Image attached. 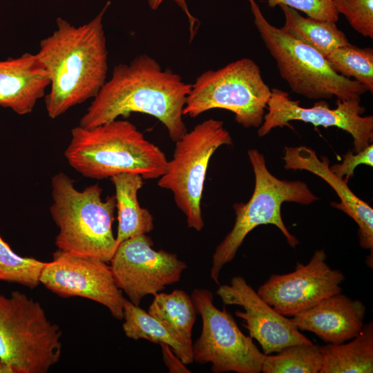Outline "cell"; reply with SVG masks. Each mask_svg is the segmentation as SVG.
<instances>
[{
  "label": "cell",
  "mask_w": 373,
  "mask_h": 373,
  "mask_svg": "<svg viewBox=\"0 0 373 373\" xmlns=\"http://www.w3.org/2000/svg\"><path fill=\"white\" fill-rule=\"evenodd\" d=\"M191 84L171 70H164L146 54L116 65L81 117L79 126L93 128L141 113L155 117L176 142L187 132L183 108Z\"/></svg>",
  "instance_id": "obj_1"
},
{
  "label": "cell",
  "mask_w": 373,
  "mask_h": 373,
  "mask_svg": "<svg viewBox=\"0 0 373 373\" xmlns=\"http://www.w3.org/2000/svg\"><path fill=\"white\" fill-rule=\"evenodd\" d=\"M110 5L107 1L95 18L79 26L57 17V28L40 41L36 54L50 82L45 105L51 119L93 99L106 82L108 50L103 17Z\"/></svg>",
  "instance_id": "obj_2"
},
{
  "label": "cell",
  "mask_w": 373,
  "mask_h": 373,
  "mask_svg": "<svg viewBox=\"0 0 373 373\" xmlns=\"http://www.w3.org/2000/svg\"><path fill=\"white\" fill-rule=\"evenodd\" d=\"M64 156L84 177L97 180L122 173L157 179L168 162L165 153L135 124L119 119L93 128L78 125L72 128Z\"/></svg>",
  "instance_id": "obj_3"
},
{
  "label": "cell",
  "mask_w": 373,
  "mask_h": 373,
  "mask_svg": "<svg viewBox=\"0 0 373 373\" xmlns=\"http://www.w3.org/2000/svg\"><path fill=\"white\" fill-rule=\"evenodd\" d=\"M74 182L63 172L51 179L50 212L59 229L55 245L64 251L109 262L118 246L112 228L115 198L102 200V189L97 183L79 191Z\"/></svg>",
  "instance_id": "obj_4"
},
{
  "label": "cell",
  "mask_w": 373,
  "mask_h": 373,
  "mask_svg": "<svg viewBox=\"0 0 373 373\" xmlns=\"http://www.w3.org/2000/svg\"><path fill=\"white\" fill-rule=\"evenodd\" d=\"M247 155L254 173V189L247 202L233 205L236 215L233 227L213 252L210 276L216 284H219L222 267L234 259L246 236L258 226L274 224L295 248L299 240L289 233L283 220L282 204L291 202L309 205L318 200L305 182L281 180L274 175L267 169L263 154L257 149L248 150Z\"/></svg>",
  "instance_id": "obj_5"
},
{
  "label": "cell",
  "mask_w": 373,
  "mask_h": 373,
  "mask_svg": "<svg viewBox=\"0 0 373 373\" xmlns=\"http://www.w3.org/2000/svg\"><path fill=\"white\" fill-rule=\"evenodd\" d=\"M254 25L291 91L311 99H360L367 90L336 73L324 56L271 24L255 0H249Z\"/></svg>",
  "instance_id": "obj_6"
},
{
  "label": "cell",
  "mask_w": 373,
  "mask_h": 373,
  "mask_svg": "<svg viewBox=\"0 0 373 373\" xmlns=\"http://www.w3.org/2000/svg\"><path fill=\"white\" fill-rule=\"evenodd\" d=\"M61 330L19 291L0 294V360L14 373H46L61 354Z\"/></svg>",
  "instance_id": "obj_7"
},
{
  "label": "cell",
  "mask_w": 373,
  "mask_h": 373,
  "mask_svg": "<svg viewBox=\"0 0 373 373\" xmlns=\"http://www.w3.org/2000/svg\"><path fill=\"white\" fill-rule=\"evenodd\" d=\"M271 94L257 64L242 58L198 76L186 97L183 115L196 117L211 109H224L243 127L258 128Z\"/></svg>",
  "instance_id": "obj_8"
},
{
  "label": "cell",
  "mask_w": 373,
  "mask_h": 373,
  "mask_svg": "<svg viewBox=\"0 0 373 373\" xmlns=\"http://www.w3.org/2000/svg\"><path fill=\"white\" fill-rule=\"evenodd\" d=\"M175 142L173 157L168 160L157 185L172 192L188 227L200 231L204 226L201 200L209 161L218 148L232 145L233 140L222 121L211 118L195 126Z\"/></svg>",
  "instance_id": "obj_9"
},
{
  "label": "cell",
  "mask_w": 373,
  "mask_h": 373,
  "mask_svg": "<svg viewBox=\"0 0 373 373\" xmlns=\"http://www.w3.org/2000/svg\"><path fill=\"white\" fill-rule=\"evenodd\" d=\"M202 318V332L192 345L193 361L210 363L215 373H259L265 354L245 335L233 317L213 303L211 291L195 289L191 296Z\"/></svg>",
  "instance_id": "obj_10"
},
{
  "label": "cell",
  "mask_w": 373,
  "mask_h": 373,
  "mask_svg": "<svg viewBox=\"0 0 373 373\" xmlns=\"http://www.w3.org/2000/svg\"><path fill=\"white\" fill-rule=\"evenodd\" d=\"M146 234L121 242L112 257L111 269L117 287L139 306L146 295H155L178 282L186 264L176 254L153 248Z\"/></svg>",
  "instance_id": "obj_11"
},
{
  "label": "cell",
  "mask_w": 373,
  "mask_h": 373,
  "mask_svg": "<svg viewBox=\"0 0 373 373\" xmlns=\"http://www.w3.org/2000/svg\"><path fill=\"white\" fill-rule=\"evenodd\" d=\"M107 263L57 249L52 260L45 262L39 282L61 297L78 296L95 301L105 306L114 318L122 320L125 298Z\"/></svg>",
  "instance_id": "obj_12"
},
{
  "label": "cell",
  "mask_w": 373,
  "mask_h": 373,
  "mask_svg": "<svg viewBox=\"0 0 373 373\" xmlns=\"http://www.w3.org/2000/svg\"><path fill=\"white\" fill-rule=\"evenodd\" d=\"M360 99H336V108L321 99L312 107H303L300 102L291 99L289 94L278 88H272L267 104V113L258 127V135L263 137L275 128L289 126V122L298 120L315 126L336 127L351 135L354 153L365 149L373 140V117L363 116L365 108Z\"/></svg>",
  "instance_id": "obj_13"
},
{
  "label": "cell",
  "mask_w": 373,
  "mask_h": 373,
  "mask_svg": "<svg viewBox=\"0 0 373 373\" xmlns=\"http://www.w3.org/2000/svg\"><path fill=\"white\" fill-rule=\"evenodd\" d=\"M323 249L316 250L306 265L297 262L286 274H272L257 293L275 310L293 316L330 296L342 292V271L332 269Z\"/></svg>",
  "instance_id": "obj_14"
},
{
  "label": "cell",
  "mask_w": 373,
  "mask_h": 373,
  "mask_svg": "<svg viewBox=\"0 0 373 373\" xmlns=\"http://www.w3.org/2000/svg\"><path fill=\"white\" fill-rule=\"evenodd\" d=\"M216 294L226 305H239L244 312L235 314L244 321L249 336L260 345L265 354L278 352L295 344H313L287 318L264 300L240 276H233L229 285H220Z\"/></svg>",
  "instance_id": "obj_15"
},
{
  "label": "cell",
  "mask_w": 373,
  "mask_h": 373,
  "mask_svg": "<svg viewBox=\"0 0 373 373\" xmlns=\"http://www.w3.org/2000/svg\"><path fill=\"white\" fill-rule=\"evenodd\" d=\"M287 170H305L320 177L336 192L340 202L331 206L351 217L358 227L360 246L373 250V209L348 186L347 181L337 177L330 169L327 157L319 158L314 150L305 146H285L283 157Z\"/></svg>",
  "instance_id": "obj_16"
},
{
  "label": "cell",
  "mask_w": 373,
  "mask_h": 373,
  "mask_svg": "<svg viewBox=\"0 0 373 373\" xmlns=\"http://www.w3.org/2000/svg\"><path fill=\"white\" fill-rule=\"evenodd\" d=\"M365 314L362 301L341 292L300 311L291 320L299 330L311 332L327 343L340 344L360 332Z\"/></svg>",
  "instance_id": "obj_17"
},
{
  "label": "cell",
  "mask_w": 373,
  "mask_h": 373,
  "mask_svg": "<svg viewBox=\"0 0 373 373\" xmlns=\"http://www.w3.org/2000/svg\"><path fill=\"white\" fill-rule=\"evenodd\" d=\"M48 75L37 54L25 52L0 60V106L18 115L31 113L50 86Z\"/></svg>",
  "instance_id": "obj_18"
},
{
  "label": "cell",
  "mask_w": 373,
  "mask_h": 373,
  "mask_svg": "<svg viewBox=\"0 0 373 373\" xmlns=\"http://www.w3.org/2000/svg\"><path fill=\"white\" fill-rule=\"evenodd\" d=\"M111 180L115 190L114 196L118 221L115 238L117 244L153 231V217L147 209L140 206L137 197L144 179L137 173H122L111 177Z\"/></svg>",
  "instance_id": "obj_19"
},
{
  "label": "cell",
  "mask_w": 373,
  "mask_h": 373,
  "mask_svg": "<svg viewBox=\"0 0 373 373\" xmlns=\"http://www.w3.org/2000/svg\"><path fill=\"white\" fill-rule=\"evenodd\" d=\"M323 365L320 373L373 372V323L364 325L352 341L321 347Z\"/></svg>",
  "instance_id": "obj_20"
},
{
  "label": "cell",
  "mask_w": 373,
  "mask_h": 373,
  "mask_svg": "<svg viewBox=\"0 0 373 373\" xmlns=\"http://www.w3.org/2000/svg\"><path fill=\"white\" fill-rule=\"evenodd\" d=\"M285 16L283 30L311 46L325 57L334 49L350 44L336 22L303 17L297 10L280 4Z\"/></svg>",
  "instance_id": "obj_21"
},
{
  "label": "cell",
  "mask_w": 373,
  "mask_h": 373,
  "mask_svg": "<svg viewBox=\"0 0 373 373\" xmlns=\"http://www.w3.org/2000/svg\"><path fill=\"white\" fill-rule=\"evenodd\" d=\"M122 319V329L128 338L166 344L184 364L193 362L192 346L184 343L162 322L126 298L123 305Z\"/></svg>",
  "instance_id": "obj_22"
},
{
  "label": "cell",
  "mask_w": 373,
  "mask_h": 373,
  "mask_svg": "<svg viewBox=\"0 0 373 373\" xmlns=\"http://www.w3.org/2000/svg\"><path fill=\"white\" fill-rule=\"evenodd\" d=\"M148 312L162 322L175 336L192 346V329L197 310L191 297L182 289L157 293Z\"/></svg>",
  "instance_id": "obj_23"
},
{
  "label": "cell",
  "mask_w": 373,
  "mask_h": 373,
  "mask_svg": "<svg viewBox=\"0 0 373 373\" xmlns=\"http://www.w3.org/2000/svg\"><path fill=\"white\" fill-rule=\"evenodd\" d=\"M276 354H265L261 372L264 373H320L323 365L321 347L295 344Z\"/></svg>",
  "instance_id": "obj_24"
},
{
  "label": "cell",
  "mask_w": 373,
  "mask_h": 373,
  "mask_svg": "<svg viewBox=\"0 0 373 373\" xmlns=\"http://www.w3.org/2000/svg\"><path fill=\"white\" fill-rule=\"evenodd\" d=\"M331 68L341 76L361 84L373 93V49L360 48L351 44L338 47L326 55Z\"/></svg>",
  "instance_id": "obj_25"
},
{
  "label": "cell",
  "mask_w": 373,
  "mask_h": 373,
  "mask_svg": "<svg viewBox=\"0 0 373 373\" xmlns=\"http://www.w3.org/2000/svg\"><path fill=\"white\" fill-rule=\"evenodd\" d=\"M44 265L45 262L15 253L0 235V281L35 288L40 284Z\"/></svg>",
  "instance_id": "obj_26"
},
{
  "label": "cell",
  "mask_w": 373,
  "mask_h": 373,
  "mask_svg": "<svg viewBox=\"0 0 373 373\" xmlns=\"http://www.w3.org/2000/svg\"><path fill=\"white\" fill-rule=\"evenodd\" d=\"M332 3L354 30L373 38V0H332Z\"/></svg>",
  "instance_id": "obj_27"
},
{
  "label": "cell",
  "mask_w": 373,
  "mask_h": 373,
  "mask_svg": "<svg viewBox=\"0 0 373 373\" xmlns=\"http://www.w3.org/2000/svg\"><path fill=\"white\" fill-rule=\"evenodd\" d=\"M269 7L274 8L280 4L299 10L307 17L336 22L339 15L334 8L332 0H266Z\"/></svg>",
  "instance_id": "obj_28"
},
{
  "label": "cell",
  "mask_w": 373,
  "mask_h": 373,
  "mask_svg": "<svg viewBox=\"0 0 373 373\" xmlns=\"http://www.w3.org/2000/svg\"><path fill=\"white\" fill-rule=\"evenodd\" d=\"M361 164L373 166L372 143L358 153L347 152L343 155V160L341 164H335L329 167L337 177L348 181L354 176L356 167Z\"/></svg>",
  "instance_id": "obj_29"
},
{
  "label": "cell",
  "mask_w": 373,
  "mask_h": 373,
  "mask_svg": "<svg viewBox=\"0 0 373 373\" xmlns=\"http://www.w3.org/2000/svg\"><path fill=\"white\" fill-rule=\"evenodd\" d=\"M163 354L164 361L169 367L170 372H191L186 367L185 364L170 350L166 344H160Z\"/></svg>",
  "instance_id": "obj_30"
},
{
  "label": "cell",
  "mask_w": 373,
  "mask_h": 373,
  "mask_svg": "<svg viewBox=\"0 0 373 373\" xmlns=\"http://www.w3.org/2000/svg\"><path fill=\"white\" fill-rule=\"evenodd\" d=\"M163 1L164 0H148V3L151 10H155L160 7ZM173 1L178 5L188 17L189 21L190 41H191L195 35V28H197L196 23H198L199 24V21L190 13L185 0Z\"/></svg>",
  "instance_id": "obj_31"
}]
</instances>
